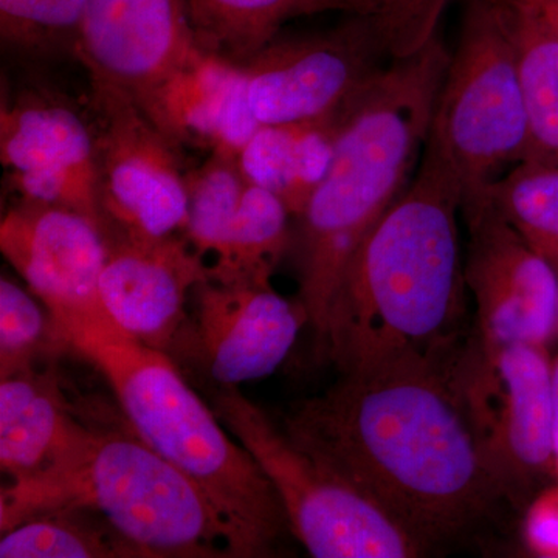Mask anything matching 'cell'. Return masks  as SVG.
I'll return each mask as SVG.
<instances>
[{
    "instance_id": "14",
    "label": "cell",
    "mask_w": 558,
    "mask_h": 558,
    "mask_svg": "<svg viewBox=\"0 0 558 558\" xmlns=\"http://www.w3.org/2000/svg\"><path fill=\"white\" fill-rule=\"evenodd\" d=\"M199 50L189 0H86L78 60L143 109Z\"/></svg>"
},
{
    "instance_id": "25",
    "label": "cell",
    "mask_w": 558,
    "mask_h": 558,
    "mask_svg": "<svg viewBox=\"0 0 558 558\" xmlns=\"http://www.w3.org/2000/svg\"><path fill=\"white\" fill-rule=\"evenodd\" d=\"M86 0H0L3 47L28 60H78Z\"/></svg>"
},
{
    "instance_id": "15",
    "label": "cell",
    "mask_w": 558,
    "mask_h": 558,
    "mask_svg": "<svg viewBox=\"0 0 558 558\" xmlns=\"http://www.w3.org/2000/svg\"><path fill=\"white\" fill-rule=\"evenodd\" d=\"M0 250L47 312H101L105 231L83 213L17 201L0 223Z\"/></svg>"
},
{
    "instance_id": "20",
    "label": "cell",
    "mask_w": 558,
    "mask_h": 558,
    "mask_svg": "<svg viewBox=\"0 0 558 558\" xmlns=\"http://www.w3.org/2000/svg\"><path fill=\"white\" fill-rule=\"evenodd\" d=\"M197 46L245 65L296 17L322 13L380 16L385 0H189Z\"/></svg>"
},
{
    "instance_id": "4",
    "label": "cell",
    "mask_w": 558,
    "mask_h": 558,
    "mask_svg": "<svg viewBox=\"0 0 558 558\" xmlns=\"http://www.w3.org/2000/svg\"><path fill=\"white\" fill-rule=\"evenodd\" d=\"M50 318L54 341L108 380L128 427L208 498L229 535L230 557L278 556L292 532L277 492L174 360L128 336L105 311Z\"/></svg>"
},
{
    "instance_id": "17",
    "label": "cell",
    "mask_w": 558,
    "mask_h": 558,
    "mask_svg": "<svg viewBox=\"0 0 558 558\" xmlns=\"http://www.w3.org/2000/svg\"><path fill=\"white\" fill-rule=\"evenodd\" d=\"M145 112L179 149L197 146L233 160L260 128L244 65L204 50L165 81Z\"/></svg>"
},
{
    "instance_id": "19",
    "label": "cell",
    "mask_w": 558,
    "mask_h": 558,
    "mask_svg": "<svg viewBox=\"0 0 558 558\" xmlns=\"http://www.w3.org/2000/svg\"><path fill=\"white\" fill-rule=\"evenodd\" d=\"M58 377L22 371L0 380V468L11 480L38 472L78 425Z\"/></svg>"
},
{
    "instance_id": "8",
    "label": "cell",
    "mask_w": 558,
    "mask_h": 558,
    "mask_svg": "<svg viewBox=\"0 0 558 558\" xmlns=\"http://www.w3.org/2000/svg\"><path fill=\"white\" fill-rule=\"evenodd\" d=\"M457 371L488 468L506 501L524 508L556 481L549 347H487L473 337L459 352Z\"/></svg>"
},
{
    "instance_id": "16",
    "label": "cell",
    "mask_w": 558,
    "mask_h": 558,
    "mask_svg": "<svg viewBox=\"0 0 558 558\" xmlns=\"http://www.w3.org/2000/svg\"><path fill=\"white\" fill-rule=\"evenodd\" d=\"M100 300L109 318L146 347L167 352L185 328L186 303L209 278L204 255L183 236H106Z\"/></svg>"
},
{
    "instance_id": "18",
    "label": "cell",
    "mask_w": 558,
    "mask_h": 558,
    "mask_svg": "<svg viewBox=\"0 0 558 558\" xmlns=\"http://www.w3.org/2000/svg\"><path fill=\"white\" fill-rule=\"evenodd\" d=\"M344 108L325 119L263 124L242 149L245 178L284 202L299 218L332 160Z\"/></svg>"
},
{
    "instance_id": "30",
    "label": "cell",
    "mask_w": 558,
    "mask_h": 558,
    "mask_svg": "<svg viewBox=\"0 0 558 558\" xmlns=\"http://www.w3.org/2000/svg\"><path fill=\"white\" fill-rule=\"evenodd\" d=\"M526 2L558 38V0H526Z\"/></svg>"
},
{
    "instance_id": "7",
    "label": "cell",
    "mask_w": 558,
    "mask_h": 558,
    "mask_svg": "<svg viewBox=\"0 0 558 558\" xmlns=\"http://www.w3.org/2000/svg\"><path fill=\"white\" fill-rule=\"evenodd\" d=\"M213 410L266 473L290 532L315 558H414L427 549L340 473L290 439L240 387H218Z\"/></svg>"
},
{
    "instance_id": "31",
    "label": "cell",
    "mask_w": 558,
    "mask_h": 558,
    "mask_svg": "<svg viewBox=\"0 0 558 558\" xmlns=\"http://www.w3.org/2000/svg\"><path fill=\"white\" fill-rule=\"evenodd\" d=\"M554 371V469L558 483V354L553 357Z\"/></svg>"
},
{
    "instance_id": "6",
    "label": "cell",
    "mask_w": 558,
    "mask_h": 558,
    "mask_svg": "<svg viewBox=\"0 0 558 558\" xmlns=\"http://www.w3.org/2000/svg\"><path fill=\"white\" fill-rule=\"evenodd\" d=\"M428 142L457 172L465 197L505 168L535 159L519 50L498 0H462Z\"/></svg>"
},
{
    "instance_id": "22",
    "label": "cell",
    "mask_w": 558,
    "mask_h": 558,
    "mask_svg": "<svg viewBox=\"0 0 558 558\" xmlns=\"http://www.w3.org/2000/svg\"><path fill=\"white\" fill-rule=\"evenodd\" d=\"M519 50L535 159L558 165V38L526 0H498Z\"/></svg>"
},
{
    "instance_id": "3",
    "label": "cell",
    "mask_w": 558,
    "mask_h": 558,
    "mask_svg": "<svg viewBox=\"0 0 558 558\" xmlns=\"http://www.w3.org/2000/svg\"><path fill=\"white\" fill-rule=\"evenodd\" d=\"M449 60L438 33L344 108L328 172L296 218L299 303L318 341L352 256L417 170Z\"/></svg>"
},
{
    "instance_id": "13",
    "label": "cell",
    "mask_w": 558,
    "mask_h": 558,
    "mask_svg": "<svg viewBox=\"0 0 558 558\" xmlns=\"http://www.w3.org/2000/svg\"><path fill=\"white\" fill-rule=\"evenodd\" d=\"M193 295L194 319L174 347H185L218 387L270 376L307 323L301 304L279 295L271 282L208 278Z\"/></svg>"
},
{
    "instance_id": "26",
    "label": "cell",
    "mask_w": 558,
    "mask_h": 558,
    "mask_svg": "<svg viewBox=\"0 0 558 558\" xmlns=\"http://www.w3.org/2000/svg\"><path fill=\"white\" fill-rule=\"evenodd\" d=\"M189 222L185 236L201 255H215L247 185L238 160L209 154L189 171Z\"/></svg>"
},
{
    "instance_id": "5",
    "label": "cell",
    "mask_w": 558,
    "mask_h": 558,
    "mask_svg": "<svg viewBox=\"0 0 558 558\" xmlns=\"http://www.w3.org/2000/svg\"><path fill=\"white\" fill-rule=\"evenodd\" d=\"M60 509L97 513L145 558L230 557L208 498L131 428L78 422L49 464L2 488L0 532Z\"/></svg>"
},
{
    "instance_id": "1",
    "label": "cell",
    "mask_w": 558,
    "mask_h": 558,
    "mask_svg": "<svg viewBox=\"0 0 558 558\" xmlns=\"http://www.w3.org/2000/svg\"><path fill=\"white\" fill-rule=\"evenodd\" d=\"M461 348L340 373L282 418L290 439L377 502L427 553L465 537L506 501L459 384Z\"/></svg>"
},
{
    "instance_id": "23",
    "label": "cell",
    "mask_w": 558,
    "mask_h": 558,
    "mask_svg": "<svg viewBox=\"0 0 558 558\" xmlns=\"http://www.w3.org/2000/svg\"><path fill=\"white\" fill-rule=\"evenodd\" d=\"M2 558H145L97 513L60 509L2 532Z\"/></svg>"
},
{
    "instance_id": "11",
    "label": "cell",
    "mask_w": 558,
    "mask_h": 558,
    "mask_svg": "<svg viewBox=\"0 0 558 558\" xmlns=\"http://www.w3.org/2000/svg\"><path fill=\"white\" fill-rule=\"evenodd\" d=\"M0 160L20 201L75 209L102 229L94 128L69 97L38 84L3 86Z\"/></svg>"
},
{
    "instance_id": "27",
    "label": "cell",
    "mask_w": 558,
    "mask_h": 558,
    "mask_svg": "<svg viewBox=\"0 0 558 558\" xmlns=\"http://www.w3.org/2000/svg\"><path fill=\"white\" fill-rule=\"evenodd\" d=\"M54 341L50 314L11 279H0V379L33 369V363Z\"/></svg>"
},
{
    "instance_id": "12",
    "label": "cell",
    "mask_w": 558,
    "mask_h": 558,
    "mask_svg": "<svg viewBox=\"0 0 558 558\" xmlns=\"http://www.w3.org/2000/svg\"><path fill=\"white\" fill-rule=\"evenodd\" d=\"M475 339L487 347L558 339V274L484 193L462 201Z\"/></svg>"
},
{
    "instance_id": "2",
    "label": "cell",
    "mask_w": 558,
    "mask_h": 558,
    "mask_svg": "<svg viewBox=\"0 0 558 558\" xmlns=\"http://www.w3.org/2000/svg\"><path fill=\"white\" fill-rule=\"evenodd\" d=\"M461 182L427 140L413 179L352 256L319 341L340 373L461 348Z\"/></svg>"
},
{
    "instance_id": "21",
    "label": "cell",
    "mask_w": 558,
    "mask_h": 558,
    "mask_svg": "<svg viewBox=\"0 0 558 558\" xmlns=\"http://www.w3.org/2000/svg\"><path fill=\"white\" fill-rule=\"evenodd\" d=\"M290 218L284 202L247 179L240 205L215 253V264L209 266V278L270 282L292 241Z\"/></svg>"
},
{
    "instance_id": "10",
    "label": "cell",
    "mask_w": 558,
    "mask_h": 558,
    "mask_svg": "<svg viewBox=\"0 0 558 558\" xmlns=\"http://www.w3.org/2000/svg\"><path fill=\"white\" fill-rule=\"evenodd\" d=\"M392 60L376 16L349 14L329 31L279 33L244 65L250 108L260 126L325 119Z\"/></svg>"
},
{
    "instance_id": "29",
    "label": "cell",
    "mask_w": 558,
    "mask_h": 558,
    "mask_svg": "<svg viewBox=\"0 0 558 558\" xmlns=\"http://www.w3.org/2000/svg\"><path fill=\"white\" fill-rule=\"evenodd\" d=\"M521 537L532 556L558 558V483L548 484L524 506Z\"/></svg>"
},
{
    "instance_id": "28",
    "label": "cell",
    "mask_w": 558,
    "mask_h": 558,
    "mask_svg": "<svg viewBox=\"0 0 558 558\" xmlns=\"http://www.w3.org/2000/svg\"><path fill=\"white\" fill-rule=\"evenodd\" d=\"M449 0H385L379 21L392 58L409 57L439 33Z\"/></svg>"
},
{
    "instance_id": "9",
    "label": "cell",
    "mask_w": 558,
    "mask_h": 558,
    "mask_svg": "<svg viewBox=\"0 0 558 558\" xmlns=\"http://www.w3.org/2000/svg\"><path fill=\"white\" fill-rule=\"evenodd\" d=\"M86 110L95 135L105 236L185 234L189 178L180 149L126 92L89 80Z\"/></svg>"
},
{
    "instance_id": "24",
    "label": "cell",
    "mask_w": 558,
    "mask_h": 558,
    "mask_svg": "<svg viewBox=\"0 0 558 558\" xmlns=\"http://www.w3.org/2000/svg\"><path fill=\"white\" fill-rule=\"evenodd\" d=\"M483 193L558 274V165L520 161Z\"/></svg>"
}]
</instances>
